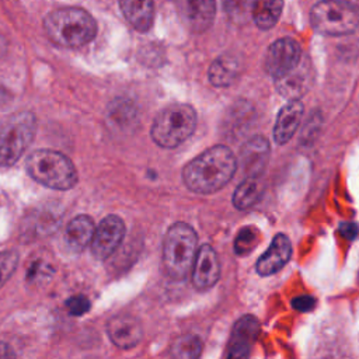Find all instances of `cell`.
<instances>
[{
  "label": "cell",
  "instance_id": "1",
  "mask_svg": "<svg viewBox=\"0 0 359 359\" xmlns=\"http://www.w3.org/2000/svg\"><path fill=\"white\" fill-rule=\"evenodd\" d=\"M237 158L233 151L222 144L213 146L182 168V181L185 187L198 194H212L222 189L234 175Z\"/></svg>",
  "mask_w": 359,
  "mask_h": 359
},
{
  "label": "cell",
  "instance_id": "2",
  "mask_svg": "<svg viewBox=\"0 0 359 359\" xmlns=\"http://www.w3.org/2000/svg\"><path fill=\"white\" fill-rule=\"evenodd\" d=\"M43 28L52 42L65 48H79L94 39L97 22L90 13L79 7H63L43 18Z\"/></svg>",
  "mask_w": 359,
  "mask_h": 359
},
{
  "label": "cell",
  "instance_id": "3",
  "mask_svg": "<svg viewBox=\"0 0 359 359\" xmlns=\"http://www.w3.org/2000/svg\"><path fill=\"white\" fill-rule=\"evenodd\" d=\"M25 168L32 180L52 189L67 191L79 181L72 160L63 153L50 149L32 151L25 160Z\"/></svg>",
  "mask_w": 359,
  "mask_h": 359
},
{
  "label": "cell",
  "instance_id": "4",
  "mask_svg": "<svg viewBox=\"0 0 359 359\" xmlns=\"http://www.w3.org/2000/svg\"><path fill=\"white\" fill-rule=\"evenodd\" d=\"M196 244V231L189 224L178 222L170 226L163 240V266L170 278L181 280L191 272Z\"/></svg>",
  "mask_w": 359,
  "mask_h": 359
},
{
  "label": "cell",
  "instance_id": "5",
  "mask_svg": "<svg viewBox=\"0 0 359 359\" xmlns=\"http://www.w3.org/2000/svg\"><path fill=\"white\" fill-rule=\"evenodd\" d=\"M196 128V112L188 104H171L154 118L150 135L156 144L174 149L184 143Z\"/></svg>",
  "mask_w": 359,
  "mask_h": 359
},
{
  "label": "cell",
  "instance_id": "6",
  "mask_svg": "<svg viewBox=\"0 0 359 359\" xmlns=\"http://www.w3.org/2000/svg\"><path fill=\"white\" fill-rule=\"evenodd\" d=\"M36 119L29 111H20L0 128V165L15 164L35 136Z\"/></svg>",
  "mask_w": 359,
  "mask_h": 359
},
{
  "label": "cell",
  "instance_id": "7",
  "mask_svg": "<svg viewBox=\"0 0 359 359\" xmlns=\"http://www.w3.org/2000/svg\"><path fill=\"white\" fill-rule=\"evenodd\" d=\"M310 21L324 35H346L359 27V10L348 1H318L310 10Z\"/></svg>",
  "mask_w": 359,
  "mask_h": 359
},
{
  "label": "cell",
  "instance_id": "8",
  "mask_svg": "<svg viewBox=\"0 0 359 359\" xmlns=\"http://www.w3.org/2000/svg\"><path fill=\"white\" fill-rule=\"evenodd\" d=\"M303 59L302 48L293 38H279L266 50L264 67L273 80H278L294 70Z\"/></svg>",
  "mask_w": 359,
  "mask_h": 359
},
{
  "label": "cell",
  "instance_id": "9",
  "mask_svg": "<svg viewBox=\"0 0 359 359\" xmlns=\"http://www.w3.org/2000/svg\"><path fill=\"white\" fill-rule=\"evenodd\" d=\"M259 334V321L254 316H243L230 332L223 359H250L251 348Z\"/></svg>",
  "mask_w": 359,
  "mask_h": 359
},
{
  "label": "cell",
  "instance_id": "10",
  "mask_svg": "<svg viewBox=\"0 0 359 359\" xmlns=\"http://www.w3.org/2000/svg\"><path fill=\"white\" fill-rule=\"evenodd\" d=\"M125 236V223L116 215H109L101 220L91 240V252L98 259L108 258L122 243Z\"/></svg>",
  "mask_w": 359,
  "mask_h": 359
},
{
  "label": "cell",
  "instance_id": "11",
  "mask_svg": "<svg viewBox=\"0 0 359 359\" xmlns=\"http://www.w3.org/2000/svg\"><path fill=\"white\" fill-rule=\"evenodd\" d=\"M192 283L198 290L210 289L220 276V264L213 247L203 244L198 248L192 269Z\"/></svg>",
  "mask_w": 359,
  "mask_h": 359
},
{
  "label": "cell",
  "instance_id": "12",
  "mask_svg": "<svg viewBox=\"0 0 359 359\" xmlns=\"http://www.w3.org/2000/svg\"><path fill=\"white\" fill-rule=\"evenodd\" d=\"M107 332L112 344L121 349H130L136 346L143 335L140 321L129 314H118L109 318Z\"/></svg>",
  "mask_w": 359,
  "mask_h": 359
},
{
  "label": "cell",
  "instance_id": "13",
  "mask_svg": "<svg viewBox=\"0 0 359 359\" xmlns=\"http://www.w3.org/2000/svg\"><path fill=\"white\" fill-rule=\"evenodd\" d=\"M292 255V243L286 234H276L268 250L257 261V272L261 276H269L280 271Z\"/></svg>",
  "mask_w": 359,
  "mask_h": 359
},
{
  "label": "cell",
  "instance_id": "14",
  "mask_svg": "<svg viewBox=\"0 0 359 359\" xmlns=\"http://www.w3.org/2000/svg\"><path fill=\"white\" fill-rule=\"evenodd\" d=\"M311 80L313 77H311L310 60L303 56L302 62L294 70H292L286 76L273 81L280 95H283L289 101H294L307 93V90L311 86Z\"/></svg>",
  "mask_w": 359,
  "mask_h": 359
},
{
  "label": "cell",
  "instance_id": "15",
  "mask_svg": "<svg viewBox=\"0 0 359 359\" xmlns=\"http://www.w3.org/2000/svg\"><path fill=\"white\" fill-rule=\"evenodd\" d=\"M240 157L247 177H261L269 157L268 140L262 136L251 137L244 143Z\"/></svg>",
  "mask_w": 359,
  "mask_h": 359
},
{
  "label": "cell",
  "instance_id": "16",
  "mask_svg": "<svg viewBox=\"0 0 359 359\" xmlns=\"http://www.w3.org/2000/svg\"><path fill=\"white\" fill-rule=\"evenodd\" d=\"M303 116V104L299 100L289 101L278 112L273 126V140L278 144L287 143L296 133Z\"/></svg>",
  "mask_w": 359,
  "mask_h": 359
},
{
  "label": "cell",
  "instance_id": "17",
  "mask_svg": "<svg viewBox=\"0 0 359 359\" xmlns=\"http://www.w3.org/2000/svg\"><path fill=\"white\" fill-rule=\"evenodd\" d=\"M185 22L196 32L205 31L213 21L216 4L210 0H187L180 3Z\"/></svg>",
  "mask_w": 359,
  "mask_h": 359
},
{
  "label": "cell",
  "instance_id": "18",
  "mask_svg": "<svg viewBox=\"0 0 359 359\" xmlns=\"http://www.w3.org/2000/svg\"><path fill=\"white\" fill-rule=\"evenodd\" d=\"M94 233L95 226L93 219L87 215H80L69 222L65 231V241L72 250L81 251L91 244Z\"/></svg>",
  "mask_w": 359,
  "mask_h": 359
},
{
  "label": "cell",
  "instance_id": "19",
  "mask_svg": "<svg viewBox=\"0 0 359 359\" xmlns=\"http://www.w3.org/2000/svg\"><path fill=\"white\" fill-rule=\"evenodd\" d=\"M119 7L129 21V24L140 31L146 32L150 29L154 18V4L153 1H133V0H123L119 3Z\"/></svg>",
  "mask_w": 359,
  "mask_h": 359
},
{
  "label": "cell",
  "instance_id": "20",
  "mask_svg": "<svg viewBox=\"0 0 359 359\" xmlns=\"http://www.w3.org/2000/svg\"><path fill=\"white\" fill-rule=\"evenodd\" d=\"M240 69V60L236 56L220 55L212 62L208 77L215 87H227L237 79Z\"/></svg>",
  "mask_w": 359,
  "mask_h": 359
},
{
  "label": "cell",
  "instance_id": "21",
  "mask_svg": "<svg viewBox=\"0 0 359 359\" xmlns=\"http://www.w3.org/2000/svg\"><path fill=\"white\" fill-rule=\"evenodd\" d=\"M264 192V184L261 177H245V180L238 184L233 194V205L238 210H245L254 206Z\"/></svg>",
  "mask_w": 359,
  "mask_h": 359
},
{
  "label": "cell",
  "instance_id": "22",
  "mask_svg": "<svg viewBox=\"0 0 359 359\" xmlns=\"http://www.w3.org/2000/svg\"><path fill=\"white\" fill-rule=\"evenodd\" d=\"M282 8L283 3L279 0H261L252 3L251 15L258 28L269 29L279 20Z\"/></svg>",
  "mask_w": 359,
  "mask_h": 359
},
{
  "label": "cell",
  "instance_id": "23",
  "mask_svg": "<svg viewBox=\"0 0 359 359\" xmlns=\"http://www.w3.org/2000/svg\"><path fill=\"white\" fill-rule=\"evenodd\" d=\"M203 349L202 339L195 334L178 337L171 346L172 359H199Z\"/></svg>",
  "mask_w": 359,
  "mask_h": 359
},
{
  "label": "cell",
  "instance_id": "24",
  "mask_svg": "<svg viewBox=\"0 0 359 359\" xmlns=\"http://www.w3.org/2000/svg\"><path fill=\"white\" fill-rule=\"evenodd\" d=\"M259 234L254 227H244L238 231L234 241V251L237 255H248L257 245Z\"/></svg>",
  "mask_w": 359,
  "mask_h": 359
},
{
  "label": "cell",
  "instance_id": "25",
  "mask_svg": "<svg viewBox=\"0 0 359 359\" xmlns=\"http://www.w3.org/2000/svg\"><path fill=\"white\" fill-rule=\"evenodd\" d=\"M18 264V254L14 250L0 252V287L14 273Z\"/></svg>",
  "mask_w": 359,
  "mask_h": 359
},
{
  "label": "cell",
  "instance_id": "26",
  "mask_svg": "<svg viewBox=\"0 0 359 359\" xmlns=\"http://www.w3.org/2000/svg\"><path fill=\"white\" fill-rule=\"evenodd\" d=\"M52 275L53 269L52 266H49L48 261L43 258H38V259H32L31 265L28 266V279L29 280H38V278H43L46 275Z\"/></svg>",
  "mask_w": 359,
  "mask_h": 359
},
{
  "label": "cell",
  "instance_id": "27",
  "mask_svg": "<svg viewBox=\"0 0 359 359\" xmlns=\"http://www.w3.org/2000/svg\"><path fill=\"white\" fill-rule=\"evenodd\" d=\"M66 309L72 316H83L90 310V300L83 294L72 296L66 300Z\"/></svg>",
  "mask_w": 359,
  "mask_h": 359
},
{
  "label": "cell",
  "instance_id": "28",
  "mask_svg": "<svg viewBox=\"0 0 359 359\" xmlns=\"http://www.w3.org/2000/svg\"><path fill=\"white\" fill-rule=\"evenodd\" d=\"M292 306H293L294 310H297L300 313H307V311H311L316 307V299L313 296H309V294L297 296L292 300Z\"/></svg>",
  "mask_w": 359,
  "mask_h": 359
},
{
  "label": "cell",
  "instance_id": "29",
  "mask_svg": "<svg viewBox=\"0 0 359 359\" xmlns=\"http://www.w3.org/2000/svg\"><path fill=\"white\" fill-rule=\"evenodd\" d=\"M339 231L342 233L344 237L346 238H355L358 236V231H359V227L355 224V223H342L339 226Z\"/></svg>",
  "mask_w": 359,
  "mask_h": 359
},
{
  "label": "cell",
  "instance_id": "30",
  "mask_svg": "<svg viewBox=\"0 0 359 359\" xmlns=\"http://www.w3.org/2000/svg\"><path fill=\"white\" fill-rule=\"evenodd\" d=\"M0 359H15V353L6 342H0Z\"/></svg>",
  "mask_w": 359,
  "mask_h": 359
}]
</instances>
